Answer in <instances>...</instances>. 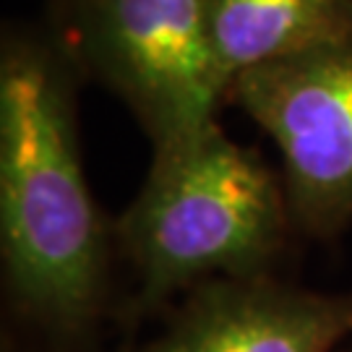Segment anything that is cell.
<instances>
[{"label":"cell","mask_w":352,"mask_h":352,"mask_svg":"<svg viewBox=\"0 0 352 352\" xmlns=\"http://www.w3.org/2000/svg\"><path fill=\"white\" fill-rule=\"evenodd\" d=\"M76 65L63 45L8 32L0 50V253L13 305L58 337L100 321L113 240L87 183Z\"/></svg>","instance_id":"6da1fadb"},{"label":"cell","mask_w":352,"mask_h":352,"mask_svg":"<svg viewBox=\"0 0 352 352\" xmlns=\"http://www.w3.org/2000/svg\"><path fill=\"white\" fill-rule=\"evenodd\" d=\"M292 214L285 186L212 120L151 151L139 196L115 222L144 308L209 279L269 274Z\"/></svg>","instance_id":"7a4b0ae2"},{"label":"cell","mask_w":352,"mask_h":352,"mask_svg":"<svg viewBox=\"0 0 352 352\" xmlns=\"http://www.w3.org/2000/svg\"><path fill=\"white\" fill-rule=\"evenodd\" d=\"M74 55L131 107L151 149L217 120L225 87L206 0H74Z\"/></svg>","instance_id":"3957f363"},{"label":"cell","mask_w":352,"mask_h":352,"mask_svg":"<svg viewBox=\"0 0 352 352\" xmlns=\"http://www.w3.org/2000/svg\"><path fill=\"white\" fill-rule=\"evenodd\" d=\"M235 102L274 139L292 225L334 238L352 222V39L240 74Z\"/></svg>","instance_id":"277c9868"},{"label":"cell","mask_w":352,"mask_h":352,"mask_svg":"<svg viewBox=\"0 0 352 352\" xmlns=\"http://www.w3.org/2000/svg\"><path fill=\"white\" fill-rule=\"evenodd\" d=\"M352 340V295L282 285L269 274L209 279L144 352H331Z\"/></svg>","instance_id":"5b68a950"},{"label":"cell","mask_w":352,"mask_h":352,"mask_svg":"<svg viewBox=\"0 0 352 352\" xmlns=\"http://www.w3.org/2000/svg\"><path fill=\"white\" fill-rule=\"evenodd\" d=\"M206 32L227 97L256 65L352 39V0H206Z\"/></svg>","instance_id":"8992f818"},{"label":"cell","mask_w":352,"mask_h":352,"mask_svg":"<svg viewBox=\"0 0 352 352\" xmlns=\"http://www.w3.org/2000/svg\"><path fill=\"white\" fill-rule=\"evenodd\" d=\"M347 352H352V347H350V350H347Z\"/></svg>","instance_id":"52a82bcc"}]
</instances>
